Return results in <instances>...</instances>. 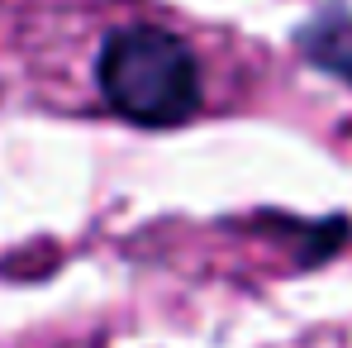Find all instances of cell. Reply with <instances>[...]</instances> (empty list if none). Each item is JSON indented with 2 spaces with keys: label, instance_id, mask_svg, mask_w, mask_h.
<instances>
[{
  "label": "cell",
  "instance_id": "cell-1",
  "mask_svg": "<svg viewBox=\"0 0 352 348\" xmlns=\"http://www.w3.org/2000/svg\"><path fill=\"white\" fill-rule=\"evenodd\" d=\"M96 91L133 129H181L205 110L195 48L167 24H119L96 48Z\"/></svg>",
  "mask_w": 352,
  "mask_h": 348
},
{
  "label": "cell",
  "instance_id": "cell-2",
  "mask_svg": "<svg viewBox=\"0 0 352 348\" xmlns=\"http://www.w3.org/2000/svg\"><path fill=\"white\" fill-rule=\"evenodd\" d=\"M291 39H295V53L309 62L314 72L352 86V10L343 0L319 5L309 19L295 24Z\"/></svg>",
  "mask_w": 352,
  "mask_h": 348
},
{
  "label": "cell",
  "instance_id": "cell-3",
  "mask_svg": "<svg viewBox=\"0 0 352 348\" xmlns=\"http://www.w3.org/2000/svg\"><path fill=\"white\" fill-rule=\"evenodd\" d=\"M262 225L281 238H295V263L300 267H319L329 263L343 243L352 238L348 215H329V220H291V215H262Z\"/></svg>",
  "mask_w": 352,
  "mask_h": 348
}]
</instances>
